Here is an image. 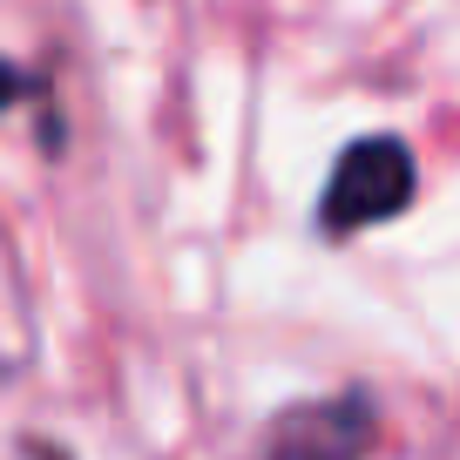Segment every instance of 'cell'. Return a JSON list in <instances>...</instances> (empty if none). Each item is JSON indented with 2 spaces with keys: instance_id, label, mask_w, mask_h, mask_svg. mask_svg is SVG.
Returning <instances> with one entry per match:
<instances>
[{
  "instance_id": "cell-1",
  "label": "cell",
  "mask_w": 460,
  "mask_h": 460,
  "mask_svg": "<svg viewBox=\"0 0 460 460\" xmlns=\"http://www.w3.org/2000/svg\"><path fill=\"white\" fill-rule=\"evenodd\" d=\"M420 170H413V149L400 136H359L345 143L339 163L325 176V197H318V230L325 237H359V230L386 224L413 203Z\"/></svg>"
},
{
  "instance_id": "cell-2",
  "label": "cell",
  "mask_w": 460,
  "mask_h": 460,
  "mask_svg": "<svg viewBox=\"0 0 460 460\" xmlns=\"http://www.w3.org/2000/svg\"><path fill=\"white\" fill-rule=\"evenodd\" d=\"M379 440V413L366 393H325L264 427L258 460H366Z\"/></svg>"
},
{
  "instance_id": "cell-3",
  "label": "cell",
  "mask_w": 460,
  "mask_h": 460,
  "mask_svg": "<svg viewBox=\"0 0 460 460\" xmlns=\"http://www.w3.org/2000/svg\"><path fill=\"white\" fill-rule=\"evenodd\" d=\"M28 88H34V75H28V68H14V61L0 55V109H7V102H21Z\"/></svg>"
}]
</instances>
